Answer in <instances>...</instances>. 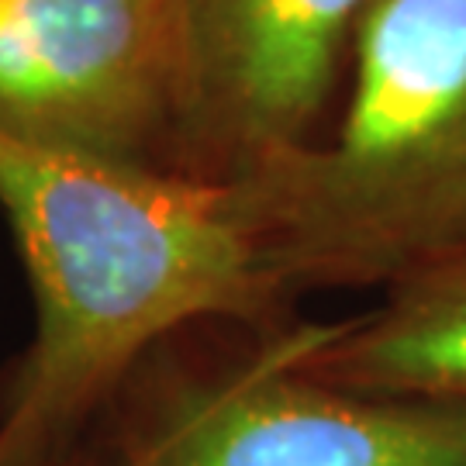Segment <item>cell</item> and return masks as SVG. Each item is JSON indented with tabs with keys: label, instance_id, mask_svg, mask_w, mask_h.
<instances>
[{
	"label": "cell",
	"instance_id": "8",
	"mask_svg": "<svg viewBox=\"0 0 466 466\" xmlns=\"http://www.w3.org/2000/svg\"><path fill=\"white\" fill-rule=\"evenodd\" d=\"M117 466H121V463H117Z\"/></svg>",
	"mask_w": 466,
	"mask_h": 466
},
{
	"label": "cell",
	"instance_id": "5",
	"mask_svg": "<svg viewBox=\"0 0 466 466\" xmlns=\"http://www.w3.org/2000/svg\"><path fill=\"white\" fill-rule=\"evenodd\" d=\"M0 132L173 169V80L156 0H0Z\"/></svg>",
	"mask_w": 466,
	"mask_h": 466
},
{
	"label": "cell",
	"instance_id": "3",
	"mask_svg": "<svg viewBox=\"0 0 466 466\" xmlns=\"http://www.w3.org/2000/svg\"><path fill=\"white\" fill-rule=\"evenodd\" d=\"M321 332L287 329L249 360L173 380L121 466H466V404L318 380L300 356Z\"/></svg>",
	"mask_w": 466,
	"mask_h": 466
},
{
	"label": "cell",
	"instance_id": "6",
	"mask_svg": "<svg viewBox=\"0 0 466 466\" xmlns=\"http://www.w3.org/2000/svg\"><path fill=\"white\" fill-rule=\"evenodd\" d=\"M300 367L360 394L466 404V252L387 287L380 311L325 325Z\"/></svg>",
	"mask_w": 466,
	"mask_h": 466
},
{
	"label": "cell",
	"instance_id": "1",
	"mask_svg": "<svg viewBox=\"0 0 466 466\" xmlns=\"http://www.w3.org/2000/svg\"><path fill=\"white\" fill-rule=\"evenodd\" d=\"M0 211L35 300L0 439L46 466L173 332L263 329L287 300L232 187L0 132Z\"/></svg>",
	"mask_w": 466,
	"mask_h": 466
},
{
	"label": "cell",
	"instance_id": "7",
	"mask_svg": "<svg viewBox=\"0 0 466 466\" xmlns=\"http://www.w3.org/2000/svg\"><path fill=\"white\" fill-rule=\"evenodd\" d=\"M0 466H35V463L28 460V456H21L11 442H4V439H0Z\"/></svg>",
	"mask_w": 466,
	"mask_h": 466
},
{
	"label": "cell",
	"instance_id": "4",
	"mask_svg": "<svg viewBox=\"0 0 466 466\" xmlns=\"http://www.w3.org/2000/svg\"><path fill=\"white\" fill-rule=\"evenodd\" d=\"M370 0H156L173 169L242 187L311 146Z\"/></svg>",
	"mask_w": 466,
	"mask_h": 466
},
{
	"label": "cell",
	"instance_id": "2",
	"mask_svg": "<svg viewBox=\"0 0 466 466\" xmlns=\"http://www.w3.org/2000/svg\"><path fill=\"white\" fill-rule=\"evenodd\" d=\"M232 190L287 298L466 252V0H370L335 135Z\"/></svg>",
	"mask_w": 466,
	"mask_h": 466
}]
</instances>
